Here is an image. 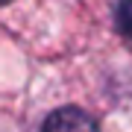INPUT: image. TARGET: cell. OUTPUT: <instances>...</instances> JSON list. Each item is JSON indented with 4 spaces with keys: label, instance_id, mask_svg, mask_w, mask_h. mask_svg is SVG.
<instances>
[{
    "label": "cell",
    "instance_id": "6da1fadb",
    "mask_svg": "<svg viewBox=\"0 0 132 132\" xmlns=\"http://www.w3.org/2000/svg\"><path fill=\"white\" fill-rule=\"evenodd\" d=\"M41 132H100L97 120L76 106H62L44 120Z\"/></svg>",
    "mask_w": 132,
    "mask_h": 132
},
{
    "label": "cell",
    "instance_id": "7a4b0ae2",
    "mask_svg": "<svg viewBox=\"0 0 132 132\" xmlns=\"http://www.w3.org/2000/svg\"><path fill=\"white\" fill-rule=\"evenodd\" d=\"M114 21H118V29L126 38H132V0H120L118 3V15H114Z\"/></svg>",
    "mask_w": 132,
    "mask_h": 132
},
{
    "label": "cell",
    "instance_id": "3957f363",
    "mask_svg": "<svg viewBox=\"0 0 132 132\" xmlns=\"http://www.w3.org/2000/svg\"><path fill=\"white\" fill-rule=\"evenodd\" d=\"M6 3H9V0H0V6H6Z\"/></svg>",
    "mask_w": 132,
    "mask_h": 132
}]
</instances>
